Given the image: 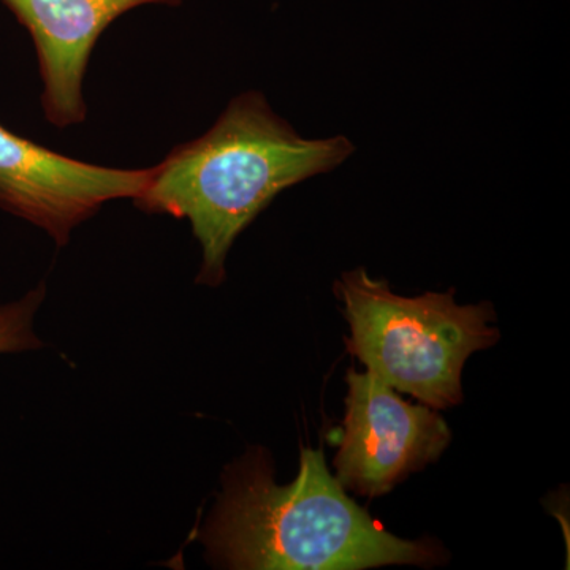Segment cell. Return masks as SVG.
Segmentation results:
<instances>
[{"mask_svg": "<svg viewBox=\"0 0 570 570\" xmlns=\"http://www.w3.org/2000/svg\"><path fill=\"white\" fill-rule=\"evenodd\" d=\"M213 564L227 569L422 568L449 560L433 539L390 534L330 474L322 450L303 449L299 472L277 485L264 449L228 466L224 491L200 534Z\"/></svg>", "mask_w": 570, "mask_h": 570, "instance_id": "6da1fadb", "label": "cell"}, {"mask_svg": "<svg viewBox=\"0 0 570 570\" xmlns=\"http://www.w3.org/2000/svg\"><path fill=\"white\" fill-rule=\"evenodd\" d=\"M355 151L346 137L309 140L277 116L262 92L235 97L197 140L153 167L134 198L146 213L193 225L204 249L198 284L219 285L235 239L288 187L335 170Z\"/></svg>", "mask_w": 570, "mask_h": 570, "instance_id": "7a4b0ae2", "label": "cell"}, {"mask_svg": "<svg viewBox=\"0 0 570 570\" xmlns=\"http://www.w3.org/2000/svg\"><path fill=\"white\" fill-rule=\"evenodd\" d=\"M351 328L347 351L397 392L433 409L463 401L461 374L469 356L498 343L490 303L459 306L453 291L415 298L393 294L365 268L335 283Z\"/></svg>", "mask_w": 570, "mask_h": 570, "instance_id": "3957f363", "label": "cell"}, {"mask_svg": "<svg viewBox=\"0 0 570 570\" xmlns=\"http://www.w3.org/2000/svg\"><path fill=\"white\" fill-rule=\"evenodd\" d=\"M346 417L335 456L336 479L362 497L389 493L422 471L452 441L448 423L430 406L411 404L373 373H347Z\"/></svg>", "mask_w": 570, "mask_h": 570, "instance_id": "277c9868", "label": "cell"}, {"mask_svg": "<svg viewBox=\"0 0 570 570\" xmlns=\"http://www.w3.org/2000/svg\"><path fill=\"white\" fill-rule=\"evenodd\" d=\"M151 168L118 170L71 159L0 126V209L36 224L58 246L116 198H135Z\"/></svg>", "mask_w": 570, "mask_h": 570, "instance_id": "5b68a950", "label": "cell"}, {"mask_svg": "<svg viewBox=\"0 0 570 570\" xmlns=\"http://www.w3.org/2000/svg\"><path fill=\"white\" fill-rule=\"evenodd\" d=\"M183 0H2L31 33L43 94L41 107L52 126L86 118L82 78L97 40L116 18L148 3L181 6Z\"/></svg>", "mask_w": 570, "mask_h": 570, "instance_id": "8992f818", "label": "cell"}, {"mask_svg": "<svg viewBox=\"0 0 570 570\" xmlns=\"http://www.w3.org/2000/svg\"><path fill=\"white\" fill-rule=\"evenodd\" d=\"M45 298L40 285L24 298L0 306V354L39 348L41 343L33 333V316Z\"/></svg>", "mask_w": 570, "mask_h": 570, "instance_id": "52a82bcc", "label": "cell"}]
</instances>
